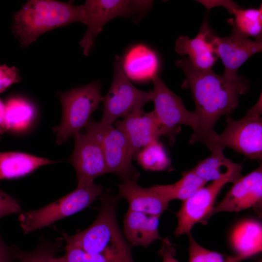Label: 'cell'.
Masks as SVG:
<instances>
[{"instance_id":"5b68a950","label":"cell","mask_w":262,"mask_h":262,"mask_svg":"<svg viewBox=\"0 0 262 262\" xmlns=\"http://www.w3.org/2000/svg\"><path fill=\"white\" fill-rule=\"evenodd\" d=\"M217 147H229L251 160L262 158V98L241 119L236 120L229 115L223 131L217 134Z\"/></svg>"},{"instance_id":"603a6c76","label":"cell","mask_w":262,"mask_h":262,"mask_svg":"<svg viewBox=\"0 0 262 262\" xmlns=\"http://www.w3.org/2000/svg\"><path fill=\"white\" fill-rule=\"evenodd\" d=\"M7 131H20L32 123L35 114L33 106L21 98H11L5 103Z\"/></svg>"},{"instance_id":"7402d4cb","label":"cell","mask_w":262,"mask_h":262,"mask_svg":"<svg viewBox=\"0 0 262 262\" xmlns=\"http://www.w3.org/2000/svg\"><path fill=\"white\" fill-rule=\"evenodd\" d=\"M206 183L191 169L183 172L182 177L173 184L156 185L152 187L169 202L173 199L184 201L203 187Z\"/></svg>"},{"instance_id":"e575fe53","label":"cell","mask_w":262,"mask_h":262,"mask_svg":"<svg viewBox=\"0 0 262 262\" xmlns=\"http://www.w3.org/2000/svg\"><path fill=\"white\" fill-rule=\"evenodd\" d=\"M5 104L0 98V138L1 135L7 131L5 117Z\"/></svg>"},{"instance_id":"9a60e30c","label":"cell","mask_w":262,"mask_h":262,"mask_svg":"<svg viewBox=\"0 0 262 262\" xmlns=\"http://www.w3.org/2000/svg\"><path fill=\"white\" fill-rule=\"evenodd\" d=\"M213 34L205 19L195 37L181 35L176 39L175 50L180 55L187 56V58L195 67L212 69L218 58L212 42Z\"/></svg>"},{"instance_id":"7a4b0ae2","label":"cell","mask_w":262,"mask_h":262,"mask_svg":"<svg viewBox=\"0 0 262 262\" xmlns=\"http://www.w3.org/2000/svg\"><path fill=\"white\" fill-rule=\"evenodd\" d=\"M13 33L26 47L42 33L73 22L82 23L81 6L53 0H32L14 14Z\"/></svg>"},{"instance_id":"836d02e7","label":"cell","mask_w":262,"mask_h":262,"mask_svg":"<svg viewBox=\"0 0 262 262\" xmlns=\"http://www.w3.org/2000/svg\"><path fill=\"white\" fill-rule=\"evenodd\" d=\"M13 246H7L0 236V262H15Z\"/></svg>"},{"instance_id":"5bb4252c","label":"cell","mask_w":262,"mask_h":262,"mask_svg":"<svg viewBox=\"0 0 262 262\" xmlns=\"http://www.w3.org/2000/svg\"><path fill=\"white\" fill-rule=\"evenodd\" d=\"M129 140L135 154L148 145L159 141L160 128L154 112L143 109L132 112L114 122Z\"/></svg>"},{"instance_id":"4dcf8cb0","label":"cell","mask_w":262,"mask_h":262,"mask_svg":"<svg viewBox=\"0 0 262 262\" xmlns=\"http://www.w3.org/2000/svg\"><path fill=\"white\" fill-rule=\"evenodd\" d=\"M84 262H134L132 256H112L86 253Z\"/></svg>"},{"instance_id":"4316f807","label":"cell","mask_w":262,"mask_h":262,"mask_svg":"<svg viewBox=\"0 0 262 262\" xmlns=\"http://www.w3.org/2000/svg\"><path fill=\"white\" fill-rule=\"evenodd\" d=\"M189 236V262H240L242 261L237 255L230 256L209 250L199 245L190 232Z\"/></svg>"},{"instance_id":"2e32d148","label":"cell","mask_w":262,"mask_h":262,"mask_svg":"<svg viewBox=\"0 0 262 262\" xmlns=\"http://www.w3.org/2000/svg\"><path fill=\"white\" fill-rule=\"evenodd\" d=\"M117 197L125 198L129 210L160 217L168 206L169 202L152 187L144 188L132 180L123 181L119 184Z\"/></svg>"},{"instance_id":"d4e9b609","label":"cell","mask_w":262,"mask_h":262,"mask_svg":"<svg viewBox=\"0 0 262 262\" xmlns=\"http://www.w3.org/2000/svg\"><path fill=\"white\" fill-rule=\"evenodd\" d=\"M136 154L138 164L145 170L164 171L171 166V161L164 145L159 141L148 145Z\"/></svg>"},{"instance_id":"277c9868","label":"cell","mask_w":262,"mask_h":262,"mask_svg":"<svg viewBox=\"0 0 262 262\" xmlns=\"http://www.w3.org/2000/svg\"><path fill=\"white\" fill-rule=\"evenodd\" d=\"M101 84L96 81L66 92H59L63 115L59 125L53 128L56 142L61 145L84 128L102 102Z\"/></svg>"},{"instance_id":"d6986e66","label":"cell","mask_w":262,"mask_h":262,"mask_svg":"<svg viewBox=\"0 0 262 262\" xmlns=\"http://www.w3.org/2000/svg\"><path fill=\"white\" fill-rule=\"evenodd\" d=\"M122 59L123 70L129 79L135 81L152 80L158 74L157 56L145 45L139 44L133 47Z\"/></svg>"},{"instance_id":"83f0119b","label":"cell","mask_w":262,"mask_h":262,"mask_svg":"<svg viewBox=\"0 0 262 262\" xmlns=\"http://www.w3.org/2000/svg\"><path fill=\"white\" fill-rule=\"evenodd\" d=\"M63 236L66 241L65 254L60 257L52 258L51 262H84L86 253L73 241L70 236L64 233Z\"/></svg>"},{"instance_id":"1f68e13d","label":"cell","mask_w":262,"mask_h":262,"mask_svg":"<svg viewBox=\"0 0 262 262\" xmlns=\"http://www.w3.org/2000/svg\"><path fill=\"white\" fill-rule=\"evenodd\" d=\"M162 241V245L158 254L163 258L162 262H179L175 257L176 250L168 237L163 238Z\"/></svg>"},{"instance_id":"3957f363","label":"cell","mask_w":262,"mask_h":262,"mask_svg":"<svg viewBox=\"0 0 262 262\" xmlns=\"http://www.w3.org/2000/svg\"><path fill=\"white\" fill-rule=\"evenodd\" d=\"M153 1L146 0H87L81 5L82 23L87 26L79 44L88 55L98 35L108 22L123 16L138 22L152 7Z\"/></svg>"},{"instance_id":"9c48e42d","label":"cell","mask_w":262,"mask_h":262,"mask_svg":"<svg viewBox=\"0 0 262 262\" xmlns=\"http://www.w3.org/2000/svg\"><path fill=\"white\" fill-rule=\"evenodd\" d=\"M152 81L153 111L159 125L161 136L175 134L180 125L189 126L196 131L198 119L194 112L186 108L182 99L168 88L158 74Z\"/></svg>"},{"instance_id":"f1b7e54d","label":"cell","mask_w":262,"mask_h":262,"mask_svg":"<svg viewBox=\"0 0 262 262\" xmlns=\"http://www.w3.org/2000/svg\"><path fill=\"white\" fill-rule=\"evenodd\" d=\"M20 79L18 70L16 67L0 65V93L12 84L19 82Z\"/></svg>"},{"instance_id":"8fae6325","label":"cell","mask_w":262,"mask_h":262,"mask_svg":"<svg viewBox=\"0 0 262 262\" xmlns=\"http://www.w3.org/2000/svg\"><path fill=\"white\" fill-rule=\"evenodd\" d=\"M229 182L232 181L228 178L213 181L183 201L180 209L176 213L178 225L174 231L175 235L178 236L188 234L196 223H205L209 218L217 196Z\"/></svg>"},{"instance_id":"484cf974","label":"cell","mask_w":262,"mask_h":262,"mask_svg":"<svg viewBox=\"0 0 262 262\" xmlns=\"http://www.w3.org/2000/svg\"><path fill=\"white\" fill-rule=\"evenodd\" d=\"M59 242H44L33 251H24L13 245L16 260L19 262H51V260L61 247Z\"/></svg>"},{"instance_id":"8992f818","label":"cell","mask_w":262,"mask_h":262,"mask_svg":"<svg viewBox=\"0 0 262 262\" xmlns=\"http://www.w3.org/2000/svg\"><path fill=\"white\" fill-rule=\"evenodd\" d=\"M103 187L93 183L77 187L73 192L44 207L21 213L19 216L20 226L25 233L48 226L84 209L102 194Z\"/></svg>"},{"instance_id":"44dd1931","label":"cell","mask_w":262,"mask_h":262,"mask_svg":"<svg viewBox=\"0 0 262 262\" xmlns=\"http://www.w3.org/2000/svg\"><path fill=\"white\" fill-rule=\"evenodd\" d=\"M55 161L18 152H0V180L18 178Z\"/></svg>"},{"instance_id":"d6a6232c","label":"cell","mask_w":262,"mask_h":262,"mask_svg":"<svg viewBox=\"0 0 262 262\" xmlns=\"http://www.w3.org/2000/svg\"><path fill=\"white\" fill-rule=\"evenodd\" d=\"M197 1L203 4L207 9L218 6L223 7L227 9L230 14L234 8L240 7L237 3L231 0H198Z\"/></svg>"},{"instance_id":"e0dca14e","label":"cell","mask_w":262,"mask_h":262,"mask_svg":"<svg viewBox=\"0 0 262 262\" xmlns=\"http://www.w3.org/2000/svg\"><path fill=\"white\" fill-rule=\"evenodd\" d=\"M159 218L128 210L124 218L123 233L129 244L147 248L155 241L162 240L158 230Z\"/></svg>"},{"instance_id":"f546056e","label":"cell","mask_w":262,"mask_h":262,"mask_svg":"<svg viewBox=\"0 0 262 262\" xmlns=\"http://www.w3.org/2000/svg\"><path fill=\"white\" fill-rule=\"evenodd\" d=\"M21 211V208L18 201L0 189V218Z\"/></svg>"},{"instance_id":"ac0fdd59","label":"cell","mask_w":262,"mask_h":262,"mask_svg":"<svg viewBox=\"0 0 262 262\" xmlns=\"http://www.w3.org/2000/svg\"><path fill=\"white\" fill-rule=\"evenodd\" d=\"M224 150L218 147L211 151V155L198 162L193 170L206 182L228 178L234 183L242 176V165L225 157Z\"/></svg>"},{"instance_id":"6da1fadb","label":"cell","mask_w":262,"mask_h":262,"mask_svg":"<svg viewBox=\"0 0 262 262\" xmlns=\"http://www.w3.org/2000/svg\"><path fill=\"white\" fill-rule=\"evenodd\" d=\"M176 65L185 74L183 85L191 90L198 119L197 129L189 142L203 143L212 151L216 147V123L238 106L240 97L249 90L248 82L239 75L229 77L217 74L212 69L197 68L187 58L178 60Z\"/></svg>"},{"instance_id":"ffe728a7","label":"cell","mask_w":262,"mask_h":262,"mask_svg":"<svg viewBox=\"0 0 262 262\" xmlns=\"http://www.w3.org/2000/svg\"><path fill=\"white\" fill-rule=\"evenodd\" d=\"M231 242L236 255L242 260L260 252L262 248L261 224L254 220L240 222L232 231Z\"/></svg>"},{"instance_id":"52a82bcc","label":"cell","mask_w":262,"mask_h":262,"mask_svg":"<svg viewBox=\"0 0 262 262\" xmlns=\"http://www.w3.org/2000/svg\"><path fill=\"white\" fill-rule=\"evenodd\" d=\"M152 97V91L140 90L131 83L123 70L122 58L116 56L112 83L103 97L102 115L99 123L103 126L112 125L119 117L143 109Z\"/></svg>"},{"instance_id":"ba28073f","label":"cell","mask_w":262,"mask_h":262,"mask_svg":"<svg viewBox=\"0 0 262 262\" xmlns=\"http://www.w3.org/2000/svg\"><path fill=\"white\" fill-rule=\"evenodd\" d=\"M84 132L74 136V148L69 161L74 167L77 187L92 184L95 179L108 173L102 147L91 119Z\"/></svg>"},{"instance_id":"30bf717a","label":"cell","mask_w":262,"mask_h":262,"mask_svg":"<svg viewBox=\"0 0 262 262\" xmlns=\"http://www.w3.org/2000/svg\"><path fill=\"white\" fill-rule=\"evenodd\" d=\"M103 150L108 173H114L123 181H137L139 173L132 164L135 155L127 138L112 125H101L93 120Z\"/></svg>"},{"instance_id":"4fadbf2b","label":"cell","mask_w":262,"mask_h":262,"mask_svg":"<svg viewBox=\"0 0 262 262\" xmlns=\"http://www.w3.org/2000/svg\"><path fill=\"white\" fill-rule=\"evenodd\" d=\"M212 42L217 58L224 65L223 74L229 77L239 76V67L262 49V41L252 40L233 29L227 36L220 37L214 34Z\"/></svg>"},{"instance_id":"7c38bea8","label":"cell","mask_w":262,"mask_h":262,"mask_svg":"<svg viewBox=\"0 0 262 262\" xmlns=\"http://www.w3.org/2000/svg\"><path fill=\"white\" fill-rule=\"evenodd\" d=\"M233 184L222 201L213 208L209 218L220 212L237 213L248 208H261L262 165L245 176H241Z\"/></svg>"},{"instance_id":"cb8c5ba5","label":"cell","mask_w":262,"mask_h":262,"mask_svg":"<svg viewBox=\"0 0 262 262\" xmlns=\"http://www.w3.org/2000/svg\"><path fill=\"white\" fill-rule=\"evenodd\" d=\"M231 14L234 16L231 21L233 29L246 37L262 41V4L258 8L242 9L240 6L234 8Z\"/></svg>"}]
</instances>
